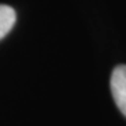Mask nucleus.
<instances>
[{"label": "nucleus", "instance_id": "nucleus-1", "mask_svg": "<svg viewBox=\"0 0 126 126\" xmlns=\"http://www.w3.org/2000/svg\"><path fill=\"white\" fill-rule=\"evenodd\" d=\"M111 91L116 107L126 116V64H119L113 69L111 76Z\"/></svg>", "mask_w": 126, "mask_h": 126}, {"label": "nucleus", "instance_id": "nucleus-2", "mask_svg": "<svg viewBox=\"0 0 126 126\" xmlns=\"http://www.w3.org/2000/svg\"><path fill=\"white\" fill-rule=\"evenodd\" d=\"M16 24V11L10 6L0 4V39H3Z\"/></svg>", "mask_w": 126, "mask_h": 126}]
</instances>
